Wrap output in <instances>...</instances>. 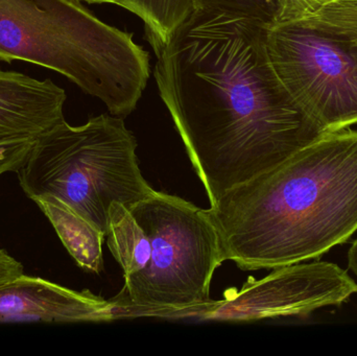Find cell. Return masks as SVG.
<instances>
[{"instance_id": "15", "label": "cell", "mask_w": 357, "mask_h": 356, "mask_svg": "<svg viewBox=\"0 0 357 356\" xmlns=\"http://www.w3.org/2000/svg\"><path fill=\"white\" fill-rule=\"evenodd\" d=\"M24 274V267L20 261L0 249V286L13 281Z\"/></svg>"}, {"instance_id": "13", "label": "cell", "mask_w": 357, "mask_h": 356, "mask_svg": "<svg viewBox=\"0 0 357 356\" xmlns=\"http://www.w3.org/2000/svg\"><path fill=\"white\" fill-rule=\"evenodd\" d=\"M193 8H213L245 15L262 21L268 26L276 24L281 0H191Z\"/></svg>"}, {"instance_id": "2", "label": "cell", "mask_w": 357, "mask_h": 356, "mask_svg": "<svg viewBox=\"0 0 357 356\" xmlns=\"http://www.w3.org/2000/svg\"><path fill=\"white\" fill-rule=\"evenodd\" d=\"M206 210L243 271L320 257L357 231V131L325 134Z\"/></svg>"}, {"instance_id": "7", "label": "cell", "mask_w": 357, "mask_h": 356, "mask_svg": "<svg viewBox=\"0 0 357 356\" xmlns=\"http://www.w3.org/2000/svg\"><path fill=\"white\" fill-rule=\"evenodd\" d=\"M260 280L250 278L239 291H227L224 300L178 311L176 318L220 321H256L307 316L317 309L341 305L357 293V284L335 263H294L276 268Z\"/></svg>"}, {"instance_id": "14", "label": "cell", "mask_w": 357, "mask_h": 356, "mask_svg": "<svg viewBox=\"0 0 357 356\" xmlns=\"http://www.w3.org/2000/svg\"><path fill=\"white\" fill-rule=\"evenodd\" d=\"M331 0H281L278 23L300 20L318 12Z\"/></svg>"}, {"instance_id": "5", "label": "cell", "mask_w": 357, "mask_h": 356, "mask_svg": "<svg viewBox=\"0 0 357 356\" xmlns=\"http://www.w3.org/2000/svg\"><path fill=\"white\" fill-rule=\"evenodd\" d=\"M136 148L121 117L102 114L79 127L64 121L36 139L19 183L31 200L56 199L106 236L114 203L131 207L154 192Z\"/></svg>"}, {"instance_id": "17", "label": "cell", "mask_w": 357, "mask_h": 356, "mask_svg": "<svg viewBox=\"0 0 357 356\" xmlns=\"http://www.w3.org/2000/svg\"><path fill=\"white\" fill-rule=\"evenodd\" d=\"M83 1L89 2V3H114L116 0H83Z\"/></svg>"}, {"instance_id": "10", "label": "cell", "mask_w": 357, "mask_h": 356, "mask_svg": "<svg viewBox=\"0 0 357 356\" xmlns=\"http://www.w3.org/2000/svg\"><path fill=\"white\" fill-rule=\"evenodd\" d=\"M50 219L56 234L77 265L100 274L104 269L105 234L68 205L54 198L33 201Z\"/></svg>"}, {"instance_id": "3", "label": "cell", "mask_w": 357, "mask_h": 356, "mask_svg": "<svg viewBox=\"0 0 357 356\" xmlns=\"http://www.w3.org/2000/svg\"><path fill=\"white\" fill-rule=\"evenodd\" d=\"M106 238L125 277L111 300L116 319L174 318L211 300L212 277L225 261L206 209L154 190L131 207L114 203Z\"/></svg>"}, {"instance_id": "4", "label": "cell", "mask_w": 357, "mask_h": 356, "mask_svg": "<svg viewBox=\"0 0 357 356\" xmlns=\"http://www.w3.org/2000/svg\"><path fill=\"white\" fill-rule=\"evenodd\" d=\"M0 61L56 71L121 118L135 110L151 73L150 56L133 36L81 0H0Z\"/></svg>"}, {"instance_id": "9", "label": "cell", "mask_w": 357, "mask_h": 356, "mask_svg": "<svg viewBox=\"0 0 357 356\" xmlns=\"http://www.w3.org/2000/svg\"><path fill=\"white\" fill-rule=\"evenodd\" d=\"M66 98L52 79L0 69V144L37 139L64 121Z\"/></svg>"}, {"instance_id": "12", "label": "cell", "mask_w": 357, "mask_h": 356, "mask_svg": "<svg viewBox=\"0 0 357 356\" xmlns=\"http://www.w3.org/2000/svg\"><path fill=\"white\" fill-rule=\"evenodd\" d=\"M299 22L357 42V0H331Z\"/></svg>"}, {"instance_id": "8", "label": "cell", "mask_w": 357, "mask_h": 356, "mask_svg": "<svg viewBox=\"0 0 357 356\" xmlns=\"http://www.w3.org/2000/svg\"><path fill=\"white\" fill-rule=\"evenodd\" d=\"M111 320H116L114 303L89 291L77 292L24 274L0 286V322L73 323Z\"/></svg>"}, {"instance_id": "16", "label": "cell", "mask_w": 357, "mask_h": 356, "mask_svg": "<svg viewBox=\"0 0 357 356\" xmlns=\"http://www.w3.org/2000/svg\"><path fill=\"white\" fill-rule=\"evenodd\" d=\"M348 263L351 271L357 276V240L352 244L349 252H348Z\"/></svg>"}, {"instance_id": "11", "label": "cell", "mask_w": 357, "mask_h": 356, "mask_svg": "<svg viewBox=\"0 0 357 356\" xmlns=\"http://www.w3.org/2000/svg\"><path fill=\"white\" fill-rule=\"evenodd\" d=\"M115 4L144 21L146 39L156 54L193 10L191 0H116Z\"/></svg>"}, {"instance_id": "1", "label": "cell", "mask_w": 357, "mask_h": 356, "mask_svg": "<svg viewBox=\"0 0 357 356\" xmlns=\"http://www.w3.org/2000/svg\"><path fill=\"white\" fill-rule=\"evenodd\" d=\"M268 25L193 8L157 52L155 79L210 206L327 134L287 93Z\"/></svg>"}, {"instance_id": "6", "label": "cell", "mask_w": 357, "mask_h": 356, "mask_svg": "<svg viewBox=\"0 0 357 356\" xmlns=\"http://www.w3.org/2000/svg\"><path fill=\"white\" fill-rule=\"evenodd\" d=\"M266 49L287 93L326 133L357 123V42L289 21L268 27Z\"/></svg>"}]
</instances>
